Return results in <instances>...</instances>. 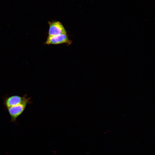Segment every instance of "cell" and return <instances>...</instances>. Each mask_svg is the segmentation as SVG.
<instances>
[{
  "mask_svg": "<svg viewBox=\"0 0 155 155\" xmlns=\"http://www.w3.org/2000/svg\"><path fill=\"white\" fill-rule=\"evenodd\" d=\"M48 23L49 29L48 36L67 34L65 28L60 22L58 21H49Z\"/></svg>",
  "mask_w": 155,
  "mask_h": 155,
  "instance_id": "1",
  "label": "cell"
},
{
  "mask_svg": "<svg viewBox=\"0 0 155 155\" xmlns=\"http://www.w3.org/2000/svg\"><path fill=\"white\" fill-rule=\"evenodd\" d=\"M26 102H31L30 98L28 97L26 94L23 96L13 95L6 97L4 100L3 103L7 108Z\"/></svg>",
  "mask_w": 155,
  "mask_h": 155,
  "instance_id": "2",
  "label": "cell"
},
{
  "mask_svg": "<svg viewBox=\"0 0 155 155\" xmlns=\"http://www.w3.org/2000/svg\"><path fill=\"white\" fill-rule=\"evenodd\" d=\"M72 42L69 39L67 34H66L48 36L44 44L49 45L65 44L68 46L71 44Z\"/></svg>",
  "mask_w": 155,
  "mask_h": 155,
  "instance_id": "3",
  "label": "cell"
},
{
  "mask_svg": "<svg viewBox=\"0 0 155 155\" xmlns=\"http://www.w3.org/2000/svg\"><path fill=\"white\" fill-rule=\"evenodd\" d=\"M31 102H25L21 104L7 108L11 118V122H15L17 118L23 112L27 105Z\"/></svg>",
  "mask_w": 155,
  "mask_h": 155,
  "instance_id": "4",
  "label": "cell"
}]
</instances>
